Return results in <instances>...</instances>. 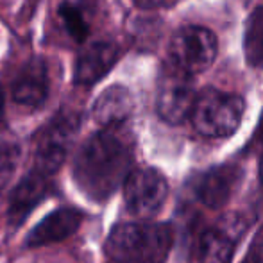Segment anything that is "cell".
<instances>
[{
  "label": "cell",
  "mask_w": 263,
  "mask_h": 263,
  "mask_svg": "<svg viewBox=\"0 0 263 263\" xmlns=\"http://www.w3.org/2000/svg\"><path fill=\"white\" fill-rule=\"evenodd\" d=\"M49 95V70L42 58H34L20 70L13 83V99L22 106L36 107Z\"/></svg>",
  "instance_id": "8fae6325"
},
{
  "label": "cell",
  "mask_w": 263,
  "mask_h": 263,
  "mask_svg": "<svg viewBox=\"0 0 263 263\" xmlns=\"http://www.w3.org/2000/svg\"><path fill=\"white\" fill-rule=\"evenodd\" d=\"M235 249V238L224 229H208L199 240V263H229Z\"/></svg>",
  "instance_id": "5bb4252c"
},
{
  "label": "cell",
  "mask_w": 263,
  "mask_h": 263,
  "mask_svg": "<svg viewBox=\"0 0 263 263\" xmlns=\"http://www.w3.org/2000/svg\"><path fill=\"white\" fill-rule=\"evenodd\" d=\"M243 52L251 66L263 68V4L251 13L243 36Z\"/></svg>",
  "instance_id": "9a60e30c"
},
{
  "label": "cell",
  "mask_w": 263,
  "mask_h": 263,
  "mask_svg": "<svg viewBox=\"0 0 263 263\" xmlns=\"http://www.w3.org/2000/svg\"><path fill=\"white\" fill-rule=\"evenodd\" d=\"M243 99L235 93H226L218 90H206L197 95L192 124L208 138H226L238 129L243 117Z\"/></svg>",
  "instance_id": "3957f363"
},
{
  "label": "cell",
  "mask_w": 263,
  "mask_h": 263,
  "mask_svg": "<svg viewBox=\"0 0 263 263\" xmlns=\"http://www.w3.org/2000/svg\"><path fill=\"white\" fill-rule=\"evenodd\" d=\"M118 59V47L111 42H95L77 55L73 83L91 86L109 72Z\"/></svg>",
  "instance_id": "30bf717a"
},
{
  "label": "cell",
  "mask_w": 263,
  "mask_h": 263,
  "mask_svg": "<svg viewBox=\"0 0 263 263\" xmlns=\"http://www.w3.org/2000/svg\"><path fill=\"white\" fill-rule=\"evenodd\" d=\"M242 263H263V229L254 236L253 243L249 247V253H247L246 260Z\"/></svg>",
  "instance_id": "ac0fdd59"
},
{
  "label": "cell",
  "mask_w": 263,
  "mask_h": 263,
  "mask_svg": "<svg viewBox=\"0 0 263 263\" xmlns=\"http://www.w3.org/2000/svg\"><path fill=\"white\" fill-rule=\"evenodd\" d=\"M240 179L236 166H215L208 170L197 183V197L206 208L220 210L231 199L233 190Z\"/></svg>",
  "instance_id": "7c38bea8"
},
{
  "label": "cell",
  "mask_w": 263,
  "mask_h": 263,
  "mask_svg": "<svg viewBox=\"0 0 263 263\" xmlns=\"http://www.w3.org/2000/svg\"><path fill=\"white\" fill-rule=\"evenodd\" d=\"M170 247L172 229L166 224H118L107 235L106 263H165Z\"/></svg>",
  "instance_id": "7a4b0ae2"
},
{
  "label": "cell",
  "mask_w": 263,
  "mask_h": 263,
  "mask_svg": "<svg viewBox=\"0 0 263 263\" xmlns=\"http://www.w3.org/2000/svg\"><path fill=\"white\" fill-rule=\"evenodd\" d=\"M0 107H2V97H0Z\"/></svg>",
  "instance_id": "44dd1931"
},
{
  "label": "cell",
  "mask_w": 263,
  "mask_h": 263,
  "mask_svg": "<svg viewBox=\"0 0 263 263\" xmlns=\"http://www.w3.org/2000/svg\"><path fill=\"white\" fill-rule=\"evenodd\" d=\"M20 147L16 143H0V190H4L13 179L18 163H20Z\"/></svg>",
  "instance_id": "e0dca14e"
},
{
  "label": "cell",
  "mask_w": 263,
  "mask_h": 263,
  "mask_svg": "<svg viewBox=\"0 0 263 263\" xmlns=\"http://www.w3.org/2000/svg\"><path fill=\"white\" fill-rule=\"evenodd\" d=\"M168 55L174 66L195 76L213 65L217 58V38L206 27L186 25L172 36Z\"/></svg>",
  "instance_id": "277c9868"
},
{
  "label": "cell",
  "mask_w": 263,
  "mask_h": 263,
  "mask_svg": "<svg viewBox=\"0 0 263 263\" xmlns=\"http://www.w3.org/2000/svg\"><path fill=\"white\" fill-rule=\"evenodd\" d=\"M79 129V118L73 113L55 115L52 120L42 129L36 142L34 168L45 176H52L65 163L76 133Z\"/></svg>",
  "instance_id": "5b68a950"
},
{
  "label": "cell",
  "mask_w": 263,
  "mask_h": 263,
  "mask_svg": "<svg viewBox=\"0 0 263 263\" xmlns=\"http://www.w3.org/2000/svg\"><path fill=\"white\" fill-rule=\"evenodd\" d=\"M260 177H261V183H263V154H261V161H260Z\"/></svg>",
  "instance_id": "ffe728a7"
},
{
  "label": "cell",
  "mask_w": 263,
  "mask_h": 263,
  "mask_svg": "<svg viewBox=\"0 0 263 263\" xmlns=\"http://www.w3.org/2000/svg\"><path fill=\"white\" fill-rule=\"evenodd\" d=\"M83 218V211L72 206L55 210L29 231V235L25 236V247L34 249V247H43L70 238L81 228Z\"/></svg>",
  "instance_id": "ba28073f"
},
{
  "label": "cell",
  "mask_w": 263,
  "mask_h": 263,
  "mask_svg": "<svg viewBox=\"0 0 263 263\" xmlns=\"http://www.w3.org/2000/svg\"><path fill=\"white\" fill-rule=\"evenodd\" d=\"M59 20H61L65 31L68 32V36L77 43H83L84 40L90 34V25H88V20L84 16L83 9L76 4L65 2L59 6L58 9Z\"/></svg>",
  "instance_id": "2e32d148"
},
{
  "label": "cell",
  "mask_w": 263,
  "mask_h": 263,
  "mask_svg": "<svg viewBox=\"0 0 263 263\" xmlns=\"http://www.w3.org/2000/svg\"><path fill=\"white\" fill-rule=\"evenodd\" d=\"M49 177L40 170L32 168L11 192L9 199V224L13 228L22 226V222L31 215V211L47 197L50 190Z\"/></svg>",
  "instance_id": "9c48e42d"
},
{
  "label": "cell",
  "mask_w": 263,
  "mask_h": 263,
  "mask_svg": "<svg viewBox=\"0 0 263 263\" xmlns=\"http://www.w3.org/2000/svg\"><path fill=\"white\" fill-rule=\"evenodd\" d=\"M133 111V97L127 88L115 84L102 91L91 109L95 122L102 127L122 125Z\"/></svg>",
  "instance_id": "4fadbf2b"
},
{
  "label": "cell",
  "mask_w": 263,
  "mask_h": 263,
  "mask_svg": "<svg viewBox=\"0 0 263 263\" xmlns=\"http://www.w3.org/2000/svg\"><path fill=\"white\" fill-rule=\"evenodd\" d=\"M168 194V184L156 168H135L124 181V201L127 210L140 218L158 213Z\"/></svg>",
  "instance_id": "52a82bcc"
},
{
  "label": "cell",
  "mask_w": 263,
  "mask_h": 263,
  "mask_svg": "<svg viewBox=\"0 0 263 263\" xmlns=\"http://www.w3.org/2000/svg\"><path fill=\"white\" fill-rule=\"evenodd\" d=\"M133 138L122 125L102 127L81 145L73 177L91 201H106L131 174Z\"/></svg>",
  "instance_id": "6da1fadb"
},
{
  "label": "cell",
  "mask_w": 263,
  "mask_h": 263,
  "mask_svg": "<svg viewBox=\"0 0 263 263\" xmlns=\"http://www.w3.org/2000/svg\"><path fill=\"white\" fill-rule=\"evenodd\" d=\"M197 95L192 86L190 73L170 63L163 70L158 84L156 107L166 124H181L192 115Z\"/></svg>",
  "instance_id": "8992f818"
},
{
  "label": "cell",
  "mask_w": 263,
  "mask_h": 263,
  "mask_svg": "<svg viewBox=\"0 0 263 263\" xmlns=\"http://www.w3.org/2000/svg\"><path fill=\"white\" fill-rule=\"evenodd\" d=\"M177 0H133V4L140 9H163L174 6Z\"/></svg>",
  "instance_id": "d6986e66"
}]
</instances>
